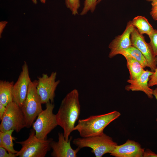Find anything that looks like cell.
I'll return each mask as SVG.
<instances>
[{"mask_svg": "<svg viewBox=\"0 0 157 157\" xmlns=\"http://www.w3.org/2000/svg\"><path fill=\"white\" fill-rule=\"evenodd\" d=\"M14 84L13 81H0V102L6 106L13 101V88Z\"/></svg>", "mask_w": 157, "mask_h": 157, "instance_id": "16", "label": "cell"}, {"mask_svg": "<svg viewBox=\"0 0 157 157\" xmlns=\"http://www.w3.org/2000/svg\"><path fill=\"white\" fill-rule=\"evenodd\" d=\"M7 22L6 21L0 22V33L1 34L3 32V30L5 27Z\"/></svg>", "mask_w": 157, "mask_h": 157, "instance_id": "28", "label": "cell"}, {"mask_svg": "<svg viewBox=\"0 0 157 157\" xmlns=\"http://www.w3.org/2000/svg\"><path fill=\"white\" fill-rule=\"evenodd\" d=\"M131 22L134 27L141 34H146L149 36L154 29L144 17L137 16L133 19Z\"/></svg>", "mask_w": 157, "mask_h": 157, "instance_id": "17", "label": "cell"}, {"mask_svg": "<svg viewBox=\"0 0 157 157\" xmlns=\"http://www.w3.org/2000/svg\"><path fill=\"white\" fill-rule=\"evenodd\" d=\"M14 131L12 129L4 132L0 131V147L4 148L9 153L16 154L18 151L14 148L13 141L15 139L12 136Z\"/></svg>", "mask_w": 157, "mask_h": 157, "instance_id": "18", "label": "cell"}, {"mask_svg": "<svg viewBox=\"0 0 157 157\" xmlns=\"http://www.w3.org/2000/svg\"><path fill=\"white\" fill-rule=\"evenodd\" d=\"M56 72H53L49 76L43 74L41 76L38 77L37 90L42 104L54 102L55 91L60 82L56 80Z\"/></svg>", "mask_w": 157, "mask_h": 157, "instance_id": "8", "label": "cell"}, {"mask_svg": "<svg viewBox=\"0 0 157 157\" xmlns=\"http://www.w3.org/2000/svg\"><path fill=\"white\" fill-rule=\"evenodd\" d=\"M143 157H157V154L149 149H147L144 150Z\"/></svg>", "mask_w": 157, "mask_h": 157, "instance_id": "25", "label": "cell"}, {"mask_svg": "<svg viewBox=\"0 0 157 157\" xmlns=\"http://www.w3.org/2000/svg\"><path fill=\"white\" fill-rule=\"evenodd\" d=\"M52 138L41 140L37 138L33 128L30 130L28 138L25 140L16 142L22 146L21 149L16 154L19 157H44L51 148Z\"/></svg>", "mask_w": 157, "mask_h": 157, "instance_id": "4", "label": "cell"}, {"mask_svg": "<svg viewBox=\"0 0 157 157\" xmlns=\"http://www.w3.org/2000/svg\"><path fill=\"white\" fill-rule=\"evenodd\" d=\"M102 0H98L97 1V3H99Z\"/></svg>", "mask_w": 157, "mask_h": 157, "instance_id": "34", "label": "cell"}, {"mask_svg": "<svg viewBox=\"0 0 157 157\" xmlns=\"http://www.w3.org/2000/svg\"><path fill=\"white\" fill-rule=\"evenodd\" d=\"M156 67L153 74L150 76L148 82L149 87L157 86V56L156 57Z\"/></svg>", "mask_w": 157, "mask_h": 157, "instance_id": "23", "label": "cell"}, {"mask_svg": "<svg viewBox=\"0 0 157 157\" xmlns=\"http://www.w3.org/2000/svg\"><path fill=\"white\" fill-rule=\"evenodd\" d=\"M151 5L152 7L157 6V1L151 3Z\"/></svg>", "mask_w": 157, "mask_h": 157, "instance_id": "30", "label": "cell"}, {"mask_svg": "<svg viewBox=\"0 0 157 157\" xmlns=\"http://www.w3.org/2000/svg\"><path fill=\"white\" fill-rule=\"evenodd\" d=\"M31 81L27 64L24 61L22 70L13 88V101L21 108L26 99Z\"/></svg>", "mask_w": 157, "mask_h": 157, "instance_id": "9", "label": "cell"}, {"mask_svg": "<svg viewBox=\"0 0 157 157\" xmlns=\"http://www.w3.org/2000/svg\"><path fill=\"white\" fill-rule=\"evenodd\" d=\"M131 39L132 45L139 50L146 59L151 70L154 72L156 67V57L151 46L147 43L142 35L134 27L131 33Z\"/></svg>", "mask_w": 157, "mask_h": 157, "instance_id": "10", "label": "cell"}, {"mask_svg": "<svg viewBox=\"0 0 157 157\" xmlns=\"http://www.w3.org/2000/svg\"><path fill=\"white\" fill-rule=\"evenodd\" d=\"M153 95L155 97L157 101V88L153 90ZM156 121L157 122V118L156 119Z\"/></svg>", "mask_w": 157, "mask_h": 157, "instance_id": "29", "label": "cell"}, {"mask_svg": "<svg viewBox=\"0 0 157 157\" xmlns=\"http://www.w3.org/2000/svg\"><path fill=\"white\" fill-rule=\"evenodd\" d=\"M6 109V106L0 102V119L1 120Z\"/></svg>", "mask_w": 157, "mask_h": 157, "instance_id": "27", "label": "cell"}, {"mask_svg": "<svg viewBox=\"0 0 157 157\" xmlns=\"http://www.w3.org/2000/svg\"><path fill=\"white\" fill-rule=\"evenodd\" d=\"M149 44L155 56H157V29H154L152 33L149 36Z\"/></svg>", "mask_w": 157, "mask_h": 157, "instance_id": "22", "label": "cell"}, {"mask_svg": "<svg viewBox=\"0 0 157 157\" xmlns=\"http://www.w3.org/2000/svg\"><path fill=\"white\" fill-rule=\"evenodd\" d=\"M146 0L149 2H151V3L157 1V0Z\"/></svg>", "mask_w": 157, "mask_h": 157, "instance_id": "31", "label": "cell"}, {"mask_svg": "<svg viewBox=\"0 0 157 157\" xmlns=\"http://www.w3.org/2000/svg\"><path fill=\"white\" fill-rule=\"evenodd\" d=\"M122 52L126 53L133 57L144 68L146 67H149V65L144 56L139 50L133 46L122 51L119 53V54Z\"/></svg>", "mask_w": 157, "mask_h": 157, "instance_id": "19", "label": "cell"}, {"mask_svg": "<svg viewBox=\"0 0 157 157\" xmlns=\"http://www.w3.org/2000/svg\"><path fill=\"white\" fill-rule=\"evenodd\" d=\"M126 59L127 67L130 74L129 79L133 80L138 78L145 70L141 64L131 56L124 53H121Z\"/></svg>", "mask_w": 157, "mask_h": 157, "instance_id": "15", "label": "cell"}, {"mask_svg": "<svg viewBox=\"0 0 157 157\" xmlns=\"http://www.w3.org/2000/svg\"><path fill=\"white\" fill-rule=\"evenodd\" d=\"M81 106L78 90L74 89L68 93L63 99L56 115L58 125L63 129L65 139L74 131L75 124L80 113Z\"/></svg>", "mask_w": 157, "mask_h": 157, "instance_id": "1", "label": "cell"}, {"mask_svg": "<svg viewBox=\"0 0 157 157\" xmlns=\"http://www.w3.org/2000/svg\"><path fill=\"white\" fill-rule=\"evenodd\" d=\"M144 150L139 143L129 139L122 145H117L110 154L115 157H143Z\"/></svg>", "mask_w": 157, "mask_h": 157, "instance_id": "13", "label": "cell"}, {"mask_svg": "<svg viewBox=\"0 0 157 157\" xmlns=\"http://www.w3.org/2000/svg\"><path fill=\"white\" fill-rule=\"evenodd\" d=\"M65 4L73 15L78 14V10L80 6V0H65Z\"/></svg>", "mask_w": 157, "mask_h": 157, "instance_id": "21", "label": "cell"}, {"mask_svg": "<svg viewBox=\"0 0 157 157\" xmlns=\"http://www.w3.org/2000/svg\"><path fill=\"white\" fill-rule=\"evenodd\" d=\"M134 27L131 21H129L123 33L116 37L110 42L108 46L110 49L108 55L109 58L119 54L121 51L132 46L131 36Z\"/></svg>", "mask_w": 157, "mask_h": 157, "instance_id": "11", "label": "cell"}, {"mask_svg": "<svg viewBox=\"0 0 157 157\" xmlns=\"http://www.w3.org/2000/svg\"><path fill=\"white\" fill-rule=\"evenodd\" d=\"M73 144L81 149L85 147L91 149V152L96 157H101L110 153L117 145L112 138L104 132L100 134L86 137L74 139Z\"/></svg>", "mask_w": 157, "mask_h": 157, "instance_id": "3", "label": "cell"}, {"mask_svg": "<svg viewBox=\"0 0 157 157\" xmlns=\"http://www.w3.org/2000/svg\"><path fill=\"white\" fill-rule=\"evenodd\" d=\"M40 1L43 3H45L46 2V0H40Z\"/></svg>", "mask_w": 157, "mask_h": 157, "instance_id": "33", "label": "cell"}, {"mask_svg": "<svg viewBox=\"0 0 157 157\" xmlns=\"http://www.w3.org/2000/svg\"><path fill=\"white\" fill-rule=\"evenodd\" d=\"M38 83L37 80L31 81L26 99L21 107L27 128L31 127L36 118L43 110L42 104L37 90Z\"/></svg>", "mask_w": 157, "mask_h": 157, "instance_id": "5", "label": "cell"}, {"mask_svg": "<svg viewBox=\"0 0 157 157\" xmlns=\"http://www.w3.org/2000/svg\"><path fill=\"white\" fill-rule=\"evenodd\" d=\"M33 3L36 4L37 3V0H31Z\"/></svg>", "mask_w": 157, "mask_h": 157, "instance_id": "32", "label": "cell"}, {"mask_svg": "<svg viewBox=\"0 0 157 157\" xmlns=\"http://www.w3.org/2000/svg\"><path fill=\"white\" fill-rule=\"evenodd\" d=\"M150 14L153 19L157 21V6L152 7Z\"/></svg>", "mask_w": 157, "mask_h": 157, "instance_id": "26", "label": "cell"}, {"mask_svg": "<svg viewBox=\"0 0 157 157\" xmlns=\"http://www.w3.org/2000/svg\"><path fill=\"white\" fill-rule=\"evenodd\" d=\"M4 148L0 147V157H15L16 154H12L8 152Z\"/></svg>", "mask_w": 157, "mask_h": 157, "instance_id": "24", "label": "cell"}, {"mask_svg": "<svg viewBox=\"0 0 157 157\" xmlns=\"http://www.w3.org/2000/svg\"><path fill=\"white\" fill-rule=\"evenodd\" d=\"M54 108L53 103L50 102L46 104V108L39 114L32 124L35 136L40 139H47V135L58 125L56 115L53 112Z\"/></svg>", "mask_w": 157, "mask_h": 157, "instance_id": "7", "label": "cell"}, {"mask_svg": "<svg viewBox=\"0 0 157 157\" xmlns=\"http://www.w3.org/2000/svg\"><path fill=\"white\" fill-rule=\"evenodd\" d=\"M1 120L0 131L3 132L13 129L18 133L26 126L25 119L21 108L13 101L7 105Z\"/></svg>", "mask_w": 157, "mask_h": 157, "instance_id": "6", "label": "cell"}, {"mask_svg": "<svg viewBox=\"0 0 157 157\" xmlns=\"http://www.w3.org/2000/svg\"><path fill=\"white\" fill-rule=\"evenodd\" d=\"M120 115L119 111L115 110L106 114L92 115L85 119H79L74 131H78L81 137L97 135L104 132V129Z\"/></svg>", "mask_w": 157, "mask_h": 157, "instance_id": "2", "label": "cell"}, {"mask_svg": "<svg viewBox=\"0 0 157 157\" xmlns=\"http://www.w3.org/2000/svg\"><path fill=\"white\" fill-rule=\"evenodd\" d=\"M98 0H85L84 6L80 14L81 15H86L89 11L93 13L95 10Z\"/></svg>", "mask_w": 157, "mask_h": 157, "instance_id": "20", "label": "cell"}, {"mask_svg": "<svg viewBox=\"0 0 157 157\" xmlns=\"http://www.w3.org/2000/svg\"><path fill=\"white\" fill-rule=\"evenodd\" d=\"M154 72L148 69L144 70L141 75L135 79H129L127 82L129 84L125 86V89L127 91H140L144 92L150 99L153 97V90L148 85L150 76Z\"/></svg>", "mask_w": 157, "mask_h": 157, "instance_id": "14", "label": "cell"}, {"mask_svg": "<svg viewBox=\"0 0 157 157\" xmlns=\"http://www.w3.org/2000/svg\"><path fill=\"white\" fill-rule=\"evenodd\" d=\"M72 137H70L68 141L65 140L64 133H58V140H53L51 143L52 149L51 156L53 157H76L77 154L81 149L77 147L73 149L70 144Z\"/></svg>", "mask_w": 157, "mask_h": 157, "instance_id": "12", "label": "cell"}]
</instances>
